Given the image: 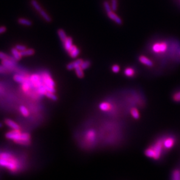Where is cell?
<instances>
[{
  "instance_id": "33",
  "label": "cell",
  "mask_w": 180,
  "mask_h": 180,
  "mask_svg": "<svg viewBox=\"0 0 180 180\" xmlns=\"http://www.w3.org/2000/svg\"><path fill=\"white\" fill-rule=\"evenodd\" d=\"M111 70L114 73H118L120 70V66L118 64H115L112 66Z\"/></svg>"
},
{
  "instance_id": "13",
  "label": "cell",
  "mask_w": 180,
  "mask_h": 180,
  "mask_svg": "<svg viewBox=\"0 0 180 180\" xmlns=\"http://www.w3.org/2000/svg\"><path fill=\"white\" fill-rule=\"evenodd\" d=\"M83 59H77V60H75L70 63H69L67 66L66 68L68 70H75V68L79 66H81V63L83 61Z\"/></svg>"
},
{
  "instance_id": "19",
  "label": "cell",
  "mask_w": 180,
  "mask_h": 180,
  "mask_svg": "<svg viewBox=\"0 0 180 180\" xmlns=\"http://www.w3.org/2000/svg\"><path fill=\"white\" fill-rule=\"evenodd\" d=\"M75 72V75H77V77L79 78H83L84 77V70L81 68V66H79L78 67H77L74 70Z\"/></svg>"
},
{
  "instance_id": "34",
  "label": "cell",
  "mask_w": 180,
  "mask_h": 180,
  "mask_svg": "<svg viewBox=\"0 0 180 180\" xmlns=\"http://www.w3.org/2000/svg\"><path fill=\"white\" fill-rule=\"evenodd\" d=\"M173 100L175 102H180V91L174 93L173 95Z\"/></svg>"
},
{
  "instance_id": "21",
  "label": "cell",
  "mask_w": 180,
  "mask_h": 180,
  "mask_svg": "<svg viewBox=\"0 0 180 180\" xmlns=\"http://www.w3.org/2000/svg\"><path fill=\"white\" fill-rule=\"evenodd\" d=\"M18 22L19 24L24 25V26H27V27H30L32 25V22L30 21L28 19H25V18H19L18 20Z\"/></svg>"
},
{
  "instance_id": "40",
  "label": "cell",
  "mask_w": 180,
  "mask_h": 180,
  "mask_svg": "<svg viewBox=\"0 0 180 180\" xmlns=\"http://www.w3.org/2000/svg\"></svg>"
},
{
  "instance_id": "3",
  "label": "cell",
  "mask_w": 180,
  "mask_h": 180,
  "mask_svg": "<svg viewBox=\"0 0 180 180\" xmlns=\"http://www.w3.org/2000/svg\"><path fill=\"white\" fill-rule=\"evenodd\" d=\"M42 78L43 80V83L44 85L46 90L47 92H56V84L52 78V76L47 72H45L42 75Z\"/></svg>"
},
{
  "instance_id": "4",
  "label": "cell",
  "mask_w": 180,
  "mask_h": 180,
  "mask_svg": "<svg viewBox=\"0 0 180 180\" xmlns=\"http://www.w3.org/2000/svg\"><path fill=\"white\" fill-rule=\"evenodd\" d=\"M168 49V45L167 42L164 41L157 42L151 46V51L156 54L164 53Z\"/></svg>"
},
{
  "instance_id": "11",
  "label": "cell",
  "mask_w": 180,
  "mask_h": 180,
  "mask_svg": "<svg viewBox=\"0 0 180 180\" xmlns=\"http://www.w3.org/2000/svg\"><path fill=\"white\" fill-rule=\"evenodd\" d=\"M67 53L71 58L75 59L80 55V50L76 45H73L70 48V49L67 52Z\"/></svg>"
},
{
  "instance_id": "1",
  "label": "cell",
  "mask_w": 180,
  "mask_h": 180,
  "mask_svg": "<svg viewBox=\"0 0 180 180\" xmlns=\"http://www.w3.org/2000/svg\"><path fill=\"white\" fill-rule=\"evenodd\" d=\"M0 167L13 174H16L23 168V162L13 153L2 151L0 153Z\"/></svg>"
},
{
  "instance_id": "25",
  "label": "cell",
  "mask_w": 180,
  "mask_h": 180,
  "mask_svg": "<svg viewBox=\"0 0 180 180\" xmlns=\"http://www.w3.org/2000/svg\"><path fill=\"white\" fill-rule=\"evenodd\" d=\"M39 13L40 14V15L43 18V19L45 20V21H46L47 22H50L52 21V18H50V16L48 15L47 13L45 11H44V10H42Z\"/></svg>"
},
{
  "instance_id": "24",
  "label": "cell",
  "mask_w": 180,
  "mask_h": 180,
  "mask_svg": "<svg viewBox=\"0 0 180 180\" xmlns=\"http://www.w3.org/2000/svg\"><path fill=\"white\" fill-rule=\"evenodd\" d=\"M31 5L34 8V9L38 11V13L41 12L43 9L40 5V4L38 3V2L36 0H31Z\"/></svg>"
},
{
  "instance_id": "35",
  "label": "cell",
  "mask_w": 180,
  "mask_h": 180,
  "mask_svg": "<svg viewBox=\"0 0 180 180\" xmlns=\"http://www.w3.org/2000/svg\"><path fill=\"white\" fill-rule=\"evenodd\" d=\"M111 6L112 10L114 11H117V8H118V2H117V0H112Z\"/></svg>"
},
{
  "instance_id": "8",
  "label": "cell",
  "mask_w": 180,
  "mask_h": 180,
  "mask_svg": "<svg viewBox=\"0 0 180 180\" xmlns=\"http://www.w3.org/2000/svg\"><path fill=\"white\" fill-rule=\"evenodd\" d=\"M99 109L103 112H109L112 109L113 105L108 101H104L100 103Z\"/></svg>"
},
{
  "instance_id": "28",
  "label": "cell",
  "mask_w": 180,
  "mask_h": 180,
  "mask_svg": "<svg viewBox=\"0 0 180 180\" xmlns=\"http://www.w3.org/2000/svg\"><path fill=\"white\" fill-rule=\"evenodd\" d=\"M14 80L16 82H17L18 83H21V84L24 83L27 81L25 77H24L22 75H14Z\"/></svg>"
},
{
  "instance_id": "20",
  "label": "cell",
  "mask_w": 180,
  "mask_h": 180,
  "mask_svg": "<svg viewBox=\"0 0 180 180\" xmlns=\"http://www.w3.org/2000/svg\"><path fill=\"white\" fill-rule=\"evenodd\" d=\"M145 154L147 157H148L149 158L154 159V160H156V153H155L154 150H153V149L151 147L145 150Z\"/></svg>"
},
{
  "instance_id": "16",
  "label": "cell",
  "mask_w": 180,
  "mask_h": 180,
  "mask_svg": "<svg viewBox=\"0 0 180 180\" xmlns=\"http://www.w3.org/2000/svg\"><path fill=\"white\" fill-rule=\"evenodd\" d=\"M124 75L129 78H132L135 76L136 74V71L135 69L132 67H126L123 72Z\"/></svg>"
},
{
  "instance_id": "2",
  "label": "cell",
  "mask_w": 180,
  "mask_h": 180,
  "mask_svg": "<svg viewBox=\"0 0 180 180\" xmlns=\"http://www.w3.org/2000/svg\"><path fill=\"white\" fill-rule=\"evenodd\" d=\"M8 140L21 146H30L31 144V136L28 132H22L21 130H12L5 134Z\"/></svg>"
},
{
  "instance_id": "26",
  "label": "cell",
  "mask_w": 180,
  "mask_h": 180,
  "mask_svg": "<svg viewBox=\"0 0 180 180\" xmlns=\"http://www.w3.org/2000/svg\"><path fill=\"white\" fill-rule=\"evenodd\" d=\"M45 96L48 98L49 99L53 101H56L58 100V98L57 95L55 94L54 92H47L45 95Z\"/></svg>"
},
{
  "instance_id": "36",
  "label": "cell",
  "mask_w": 180,
  "mask_h": 180,
  "mask_svg": "<svg viewBox=\"0 0 180 180\" xmlns=\"http://www.w3.org/2000/svg\"><path fill=\"white\" fill-rule=\"evenodd\" d=\"M15 47L17 50H19V52H22V51H24V50H26V49H27L26 46H25V45H19V44L16 45Z\"/></svg>"
},
{
  "instance_id": "29",
  "label": "cell",
  "mask_w": 180,
  "mask_h": 180,
  "mask_svg": "<svg viewBox=\"0 0 180 180\" xmlns=\"http://www.w3.org/2000/svg\"><path fill=\"white\" fill-rule=\"evenodd\" d=\"M13 59H15L13 58V56L12 57L8 55L5 53L4 52H0V60L1 61L5 60H13Z\"/></svg>"
},
{
  "instance_id": "39",
  "label": "cell",
  "mask_w": 180,
  "mask_h": 180,
  "mask_svg": "<svg viewBox=\"0 0 180 180\" xmlns=\"http://www.w3.org/2000/svg\"><path fill=\"white\" fill-rule=\"evenodd\" d=\"M2 127V124L0 122V128H1Z\"/></svg>"
},
{
  "instance_id": "12",
  "label": "cell",
  "mask_w": 180,
  "mask_h": 180,
  "mask_svg": "<svg viewBox=\"0 0 180 180\" xmlns=\"http://www.w3.org/2000/svg\"><path fill=\"white\" fill-rule=\"evenodd\" d=\"M16 60L15 59L2 60L1 64L7 70H13L16 67Z\"/></svg>"
},
{
  "instance_id": "23",
  "label": "cell",
  "mask_w": 180,
  "mask_h": 180,
  "mask_svg": "<svg viewBox=\"0 0 180 180\" xmlns=\"http://www.w3.org/2000/svg\"><path fill=\"white\" fill-rule=\"evenodd\" d=\"M58 35L60 38V41H61V42L63 43L68 37V36L67 35L66 32L62 29H59L58 30Z\"/></svg>"
},
{
  "instance_id": "17",
  "label": "cell",
  "mask_w": 180,
  "mask_h": 180,
  "mask_svg": "<svg viewBox=\"0 0 180 180\" xmlns=\"http://www.w3.org/2000/svg\"><path fill=\"white\" fill-rule=\"evenodd\" d=\"M130 114H131V116L136 120H137L140 118V114L139 109L136 108H135V107L132 108L130 110Z\"/></svg>"
},
{
  "instance_id": "27",
  "label": "cell",
  "mask_w": 180,
  "mask_h": 180,
  "mask_svg": "<svg viewBox=\"0 0 180 180\" xmlns=\"http://www.w3.org/2000/svg\"><path fill=\"white\" fill-rule=\"evenodd\" d=\"M19 111L21 114L25 117H28L30 115V112L28 109L24 105H22L19 107Z\"/></svg>"
},
{
  "instance_id": "22",
  "label": "cell",
  "mask_w": 180,
  "mask_h": 180,
  "mask_svg": "<svg viewBox=\"0 0 180 180\" xmlns=\"http://www.w3.org/2000/svg\"><path fill=\"white\" fill-rule=\"evenodd\" d=\"M21 53L22 57H27L33 55L35 52L33 49H27L26 50L21 52Z\"/></svg>"
},
{
  "instance_id": "31",
  "label": "cell",
  "mask_w": 180,
  "mask_h": 180,
  "mask_svg": "<svg viewBox=\"0 0 180 180\" xmlns=\"http://www.w3.org/2000/svg\"><path fill=\"white\" fill-rule=\"evenodd\" d=\"M172 180H180V171L179 170H175L173 171Z\"/></svg>"
},
{
  "instance_id": "10",
  "label": "cell",
  "mask_w": 180,
  "mask_h": 180,
  "mask_svg": "<svg viewBox=\"0 0 180 180\" xmlns=\"http://www.w3.org/2000/svg\"><path fill=\"white\" fill-rule=\"evenodd\" d=\"M175 145V139L173 137H168L163 140V146L167 150L171 149Z\"/></svg>"
},
{
  "instance_id": "6",
  "label": "cell",
  "mask_w": 180,
  "mask_h": 180,
  "mask_svg": "<svg viewBox=\"0 0 180 180\" xmlns=\"http://www.w3.org/2000/svg\"><path fill=\"white\" fill-rule=\"evenodd\" d=\"M30 81L33 85L38 89H40L42 87H44L42 76H39L38 75H33L30 77Z\"/></svg>"
},
{
  "instance_id": "32",
  "label": "cell",
  "mask_w": 180,
  "mask_h": 180,
  "mask_svg": "<svg viewBox=\"0 0 180 180\" xmlns=\"http://www.w3.org/2000/svg\"><path fill=\"white\" fill-rule=\"evenodd\" d=\"M95 137V132L93 130H90L87 133V137L90 140H94Z\"/></svg>"
},
{
  "instance_id": "30",
  "label": "cell",
  "mask_w": 180,
  "mask_h": 180,
  "mask_svg": "<svg viewBox=\"0 0 180 180\" xmlns=\"http://www.w3.org/2000/svg\"><path fill=\"white\" fill-rule=\"evenodd\" d=\"M91 64V63L90 60H83V63L81 64V67L84 70H86L90 67Z\"/></svg>"
},
{
  "instance_id": "14",
  "label": "cell",
  "mask_w": 180,
  "mask_h": 180,
  "mask_svg": "<svg viewBox=\"0 0 180 180\" xmlns=\"http://www.w3.org/2000/svg\"><path fill=\"white\" fill-rule=\"evenodd\" d=\"M63 45L64 50L67 52L72 47V46L74 45L73 38L70 36H68L67 39L63 42Z\"/></svg>"
},
{
  "instance_id": "37",
  "label": "cell",
  "mask_w": 180,
  "mask_h": 180,
  "mask_svg": "<svg viewBox=\"0 0 180 180\" xmlns=\"http://www.w3.org/2000/svg\"><path fill=\"white\" fill-rule=\"evenodd\" d=\"M7 71V69L3 66H0V73H4Z\"/></svg>"
},
{
  "instance_id": "5",
  "label": "cell",
  "mask_w": 180,
  "mask_h": 180,
  "mask_svg": "<svg viewBox=\"0 0 180 180\" xmlns=\"http://www.w3.org/2000/svg\"><path fill=\"white\" fill-rule=\"evenodd\" d=\"M163 146V140H159L157 142H156L155 144L151 147L153 149V150H154L156 153V160H158L160 159L162 154Z\"/></svg>"
},
{
  "instance_id": "18",
  "label": "cell",
  "mask_w": 180,
  "mask_h": 180,
  "mask_svg": "<svg viewBox=\"0 0 180 180\" xmlns=\"http://www.w3.org/2000/svg\"><path fill=\"white\" fill-rule=\"evenodd\" d=\"M11 53L13 55V58L15 59L16 61H19L21 60V58H22V55H21V52H19L18 50H17L15 47L11 49Z\"/></svg>"
},
{
  "instance_id": "9",
  "label": "cell",
  "mask_w": 180,
  "mask_h": 180,
  "mask_svg": "<svg viewBox=\"0 0 180 180\" xmlns=\"http://www.w3.org/2000/svg\"><path fill=\"white\" fill-rule=\"evenodd\" d=\"M138 60L141 64H142L146 66H148L149 67H151L153 66V61L145 55L139 56L138 58Z\"/></svg>"
},
{
  "instance_id": "38",
  "label": "cell",
  "mask_w": 180,
  "mask_h": 180,
  "mask_svg": "<svg viewBox=\"0 0 180 180\" xmlns=\"http://www.w3.org/2000/svg\"><path fill=\"white\" fill-rule=\"evenodd\" d=\"M6 30H7V28L5 27H4V26L0 27V35L5 32Z\"/></svg>"
},
{
  "instance_id": "15",
  "label": "cell",
  "mask_w": 180,
  "mask_h": 180,
  "mask_svg": "<svg viewBox=\"0 0 180 180\" xmlns=\"http://www.w3.org/2000/svg\"><path fill=\"white\" fill-rule=\"evenodd\" d=\"M5 125L10 127L12 130H20V126L15 121L10 119H6L4 121Z\"/></svg>"
},
{
  "instance_id": "7",
  "label": "cell",
  "mask_w": 180,
  "mask_h": 180,
  "mask_svg": "<svg viewBox=\"0 0 180 180\" xmlns=\"http://www.w3.org/2000/svg\"><path fill=\"white\" fill-rule=\"evenodd\" d=\"M107 16L108 18L115 22L118 25H122V20L120 17L117 15L115 11H114L112 10H111L107 12H106Z\"/></svg>"
}]
</instances>
